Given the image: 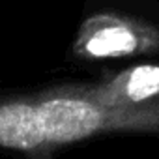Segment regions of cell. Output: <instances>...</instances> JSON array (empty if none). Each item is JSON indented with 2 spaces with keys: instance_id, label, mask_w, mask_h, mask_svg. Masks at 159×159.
Here are the masks:
<instances>
[{
  "instance_id": "1",
  "label": "cell",
  "mask_w": 159,
  "mask_h": 159,
  "mask_svg": "<svg viewBox=\"0 0 159 159\" xmlns=\"http://www.w3.org/2000/svg\"><path fill=\"white\" fill-rule=\"evenodd\" d=\"M38 105L47 144H67L103 131H159V103L124 107L105 101L96 90H66Z\"/></svg>"
},
{
  "instance_id": "2",
  "label": "cell",
  "mask_w": 159,
  "mask_h": 159,
  "mask_svg": "<svg viewBox=\"0 0 159 159\" xmlns=\"http://www.w3.org/2000/svg\"><path fill=\"white\" fill-rule=\"evenodd\" d=\"M159 47V34L131 19L101 13L90 17L79 32L75 51L84 58H120Z\"/></svg>"
},
{
  "instance_id": "3",
  "label": "cell",
  "mask_w": 159,
  "mask_h": 159,
  "mask_svg": "<svg viewBox=\"0 0 159 159\" xmlns=\"http://www.w3.org/2000/svg\"><path fill=\"white\" fill-rule=\"evenodd\" d=\"M0 146L21 152H38L49 146L36 103L0 101Z\"/></svg>"
},
{
  "instance_id": "4",
  "label": "cell",
  "mask_w": 159,
  "mask_h": 159,
  "mask_svg": "<svg viewBox=\"0 0 159 159\" xmlns=\"http://www.w3.org/2000/svg\"><path fill=\"white\" fill-rule=\"evenodd\" d=\"M94 90L99 98L114 105L140 107L155 103L153 99L159 98V66H135Z\"/></svg>"
}]
</instances>
